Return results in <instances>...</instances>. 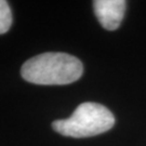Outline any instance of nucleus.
Masks as SVG:
<instances>
[{"instance_id": "nucleus-1", "label": "nucleus", "mask_w": 146, "mask_h": 146, "mask_svg": "<svg viewBox=\"0 0 146 146\" xmlns=\"http://www.w3.org/2000/svg\"><path fill=\"white\" fill-rule=\"evenodd\" d=\"M84 73L80 60L70 54L48 52L36 55L23 64L22 77L42 86H62L75 82Z\"/></svg>"}, {"instance_id": "nucleus-2", "label": "nucleus", "mask_w": 146, "mask_h": 146, "mask_svg": "<svg viewBox=\"0 0 146 146\" xmlns=\"http://www.w3.org/2000/svg\"><path fill=\"white\" fill-rule=\"evenodd\" d=\"M114 125L115 117L108 108L99 103L86 102L79 105L67 119L53 121L52 128L64 136L80 139L99 135L110 130Z\"/></svg>"}, {"instance_id": "nucleus-3", "label": "nucleus", "mask_w": 146, "mask_h": 146, "mask_svg": "<svg viewBox=\"0 0 146 146\" xmlns=\"http://www.w3.org/2000/svg\"><path fill=\"white\" fill-rule=\"evenodd\" d=\"M127 2L125 0H95L94 13L100 24L107 31H116L125 16Z\"/></svg>"}, {"instance_id": "nucleus-4", "label": "nucleus", "mask_w": 146, "mask_h": 146, "mask_svg": "<svg viewBox=\"0 0 146 146\" xmlns=\"http://www.w3.org/2000/svg\"><path fill=\"white\" fill-rule=\"evenodd\" d=\"M12 25V13L9 3L5 0H0V35L10 29Z\"/></svg>"}]
</instances>
